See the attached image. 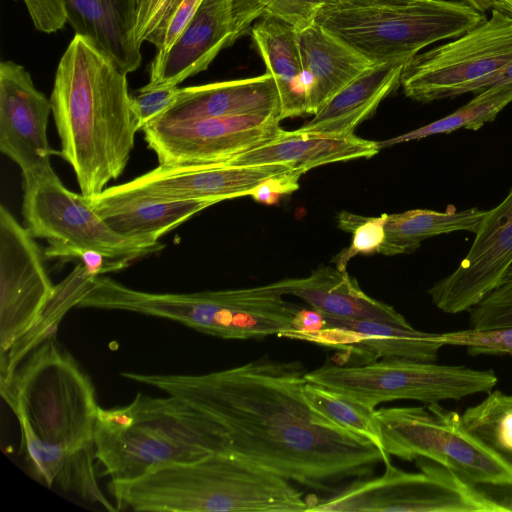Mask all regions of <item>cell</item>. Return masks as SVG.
I'll list each match as a JSON object with an SVG mask.
<instances>
[{"label": "cell", "instance_id": "1", "mask_svg": "<svg viewBox=\"0 0 512 512\" xmlns=\"http://www.w3.org/2000/svg\"><path fill=\"white\" fill-rule=\"evenodd\" d=\"M300 361L263 357L205 374L121 376L182 399L221 428L225 452L319 492L335 493L349 479L371 475L381 451L307 403Z\"/></svg>", "mask_w": 512, "mask_h": 512}, {"label": "cell", "instance_id": "2", "mask_svg": "<svg viewBox=\"0 0 512 512\" xmlns=\"http://www.w3.org/2000/svg\"><path fill=\"white\" fill-rule=\"evenodd\" d=\"M127 73L75 34L62 55L50 96L61 157L91 199L124 171L139 131Z\"/></svg>", "mask_w": 512, "mask_h": 512}, {"label": "cell", "instance_id": "3", "mask_svg": "<svg viewBox=\"0 0 512 512\" xmlns=\"http://www.w3.org/2000/svg\"><path fill=\"white\" fill-rule=\"evenodd\" d=\"M117 510L154 512H300L309 501L291 481L226 452L108 482Z\"/></svg>", "mask_w": 512, "mask_h": 512}, {"label": "cell", "instance_id": "4", "mask_svg": "<svg viewBox=\"0 0 512 512\" xmlns=\"http://www.w3.org/2000/svg\"><path fill=\"white\" fill-rule=\"evenodd\" d=\"M51 332L22 358L2 398L16 416L21 451L95 454L99 405L95 386L78 361Z\"/></svg>", "mask_w": 512, "mask_h": 512}, {"label": "cell", "instance_id": "5", "mask_svg": "<svg viewBox=\"0 0 512 512\" xmlns=\"http://www.w3.org/2000/svg\"><path fill=\"white\" fill-rule=\"evenodd\" d=\"M94 439L96 460L115 483L225 452L215 420L171 395L138 393L127 405L99 407Z\"/></svg>", "mask_w": 512, "mask_h": 512}, {"label": "cell", "instance_id": "6", "mask_svg": "<svg viewBox=\"0 0 512 512\" xmlns=\"http://www.w3.org/2000/svg\"><path fill=\"white\" fill-rule=\"evenodd\" d=\"M487 19L462 0H415L404 5H331L316 22L373 64L407 62L423 48L451 40Z\"/></svg>", "mask_w": 512, "mask_h": 512}, {"label": "cell", "instance_id": "7", "mask_svg": "<svg viewBox=\"0 0 512 512\" xmlns=\"http://www.w3.org/2000/svg\"><path fill=\"white\" fill-rule=\"evenodd\" d=\"M307 382L342 394L370 409L395 400L427 404L489 393L497 384L493 370L388 358L355 365L325 364Z\"/></svg>", "mask_w": 512, "mask_h": 512}, {"label": "cell", "instance_id": "8", "mask_svg": "<svg viewBox=\"0 0 512 512\" xmlns=\"http://www.w3.org/2000/svg\"><path fill=\"white\" fill-rule=\"evenodd\" d=\"M383 448L412 461L424 457L471 484L512 482V469L465 429L461 416L438 403L375 409Z\"/></svg>", "mask_w": 512, "mask_h": 512}, {"label": "cell", "instance_id": "9", "mask_svg": "<svg viewBox=\"0 0 512 512\" xmlns=\"http://www.w3.org/2000/svg\"><path fill=\"white\" fill-rule=\"evenodd\" d=\"M23 191L26 227L35 238L49 242L47 257L67 259L73 251H94L129 265L164 248L158 241L115 232L82 194L64 186L53 169L23 177Z\"/></svg>", "mask_w": 512, "mask_h": 512}, {"label": "cell", "instance_id": "10", "mask_svg": "<svg viewBox=\"0 0 512 512\" xmlns=\"http://www.w3.org/2000/svg\"><path fill=\"white\" fill-rule=\"evenodd\" d=\"M415 462L421 472H405L386 455L381 476L355 479L327 498L309 501L308 511L499 512L452 470L424 457Z\"/></svg>", "mask_w": 512, "mask_h": 512}, {"label": "cell", "instance_id": "11", "mask_svg": "<svg viewBox=\"0 0 512 512\" xmlns=\"http://www.w3.org/2000/svg\"><path fill=\"white\" fill-rule=\"evenodd\" d=\"M511 62L512 16L493 10L463 35L409 59L400 85L422 103L454 98Z\"/></svg>", "mask_w": 512, "mask_h": 512}, {"label": "cell", "instance_id": "12", "mask_svg": "<svg viewBox=\"0 0 512 512\" xmlns=\"http://www.w3.org/2000/svg\"><path fill=\"white\" fill-rule=\"evenodd\" d=\"M34 236L0 206V366L36 328L55 286Z\"/></svg>", "mask_w": 512, "mask_h": 512}, {"label": "cell", "instance_id": "13", "mask_svg": "<svg viewBox=\"0 0 512 512\" xmlns=\"http://www.w3.org/2000/svg\"><path fill=\"white\" fill-rule=\"evenodd\" d=\"M160 166L226 162L287 135L276 115H242L150 125L142 130Z\"/></svg>", "mask_w": 512, "mask_h": 512}, {"label": "cell", "instance_id": "14", "mask_svg": "<svg viewBox=\"0 0 512 512\" xmlns=\"http://www.w3.org/2000/svg\"><path fill=\"white\" fill-rule=\"evenodd\" d=\"M259 17L263 8L258 0H203L171 49L154 57L146 85L178 86L206 70Z\"/></svg>", "mask_w": 512, "mask_h": 512}, {"label": "cell", "instance_id": "15", "mask_svg": "<svg viewBox=\"0 0 512 512\" xmlns=\"http://www.w3.org/2000/svg\"><path fill=\"white\" fill-rule=\"evenodd\" d=\"M512 265V187L486 211L467 255L449 276L428 289L432 303L448 314L469 311L497 286Z\"/></svg>", "mask_w": 512, "mask_h": 512}, {"label": "cell", "instance_id": "16", "mask_svg": "<svg viewBox=\"0 0 512 512\" xmlns=\"http://www.w3.org/2000/svg\"><path fill=\"white\" fill-rule=\"evenodd\" d=\"M52 105L20 64L0 63V150L31 176L53 169L47 136Z\"/></svg>", "mask_w": 512, "mask_h": 512}, {"label": "cell", "instance_id": "17", "mask_svg": "<svg viewBox=\"0 0 512 512\" xmlns=\"http://www.w3.org/2000/svg\"><path fill=\"white\" fill-rule=\"evenodd\" d=\"M288 165H235L228 162L188 166H160L133 180L110 187L162 200L201 199L215 203L247 196L266 179L288 172Z\"/></svg>", "mask_w": 512, "mask_h": 512}, {"label": "cell", "instance_id": "18", "mask_svg": "<svg viewBox=\"0 0 512 512\" xmlns=\"http://www.w3.org/2000/svg\"><path fill=\"white\" fill-rule=\"evenodd\" d=\"M321 314L324 318L322 328L311 332H285L280 337L339 349L354 354L364 363L379 358L435 362L443 346L432 339L434 333L422 332L412 326Z\"/></svg>", "mask_w": 512, "mask_h": 512}, {"label": "cell", "instance_id": "19", "mask_svg": "<svg viewBox=\"0 0 512 512\" xmlns=\"http://www.w3.org/2000/svg\"><path fill=\"white\" fill-rule=\"evenodd\" d=\"M242 115L279 117V94L268 72L252 78L181 88L175 103L151 125Z\"/></svg>", "mask_w": 512, "mask_h": 512}, {"label": "cell", "instance_id": "20", "mask_svg": "<svg viewBox=\"0 0 512 512\" xmlns=\"http://www.w3.org/2000/svg\"><path fill=\"white\" fill-rule=\"evenodd\" d=\"M275 285L283 295L296 296L327 315L411 326L392 306L368 296L346 270L319 266L306 277L282 279Z\"/></svg>", "mask_w": 512, "mask_h": 512}, {"label": "cell", "instance_id": "21", "mask_svg": "<svg viewBox=\"0 0 512 512\" xmlns=\"http://www.w3.org/2000/svg\"><path fill=\"white\" fill-rule=\"evenodd\" d=\"M308 114L314 115L335 94L374 64L321 24L297 31Z\"/></svg>", "mask_w": 512, "mask_h": 512}, {"label": "cell", "instance_id": "22", "mask_svg": "<svg viewBox=\"0 0 512 512\" xmlns=\"http://www.w3.org/2000/svg\"><path fill=\"white\" fill-rule=\"evenodd\" d=\"M87 201L118 234L155 242L193 215L216 204L201 199L162 200L121 193L110 187Z\"/></svg>", "mask_w": 512, "mask_h": 512}, {"label": "cell", "instance_id": "23", "mask_svg": "<svg viewBox=\"0 0 512 512\" xmlns=\"http://www.w3.org/2000/svg\"><path fill=\"white\" fill-rule=\"evenodd\" d=\"M68 23L107 54L125 73L141 64L136 38V0H63Z\"/></svg>", "mask_w": 512, "mask_h": 512}, {"label": "cell", "instance_id": "24", "mask_svg": "<svg viewBox=\"0 0 512 512\" xmlns=\"http://www.w3.org/2000/svg\"><path fill=\"white\" fill-rule=\"evenodd\" d=\"M379 151L378 142L363 139L354 133L328 135L297 129L226 162L235 165L282 164L306 173L325 164L371 158Z\"/></svg>", "mask_w": 512, "mask_h": 512}, {"label": "cell", "instance_id": "25", "mask_svg": "<svg viewBox=\"0 0 512 512\" xmlns=\"http://www.w3.org/2000/svg\"><path fill=\"white\" fill-rule=\"evenodd\" d=\"M405 63L374 64L328 100L299 130L328 135L354 133L401 84Z\"/></svg>", "mask_w": 512, "mask_h": 512}, {"label": "cell", "instance_id": "26", "mask_svg": "<svg viewBox=\"0 0 512 512\" xmlns=\"http://www.w3.org/2000/svg\"><path fill=\"white\" fill-rule=\"evenodd\" d=\"M254 43L273 77L280 99V121L308 114L307 87L297 30L272 17H262L251 28Z\"/></svg>", "mask_w": 512, "mask_h": 512}, {"label": "cell", "instance_id": "27", "mask_svg": "<svg viewBox=\"0 0 512 512\" xmlns=\"http://www.w3.org/2000/svg\"><path fill=\"white\" fill-rule=\"evenodd\" d=\"M486 211L469 208L457 211L452 205L444 212L413 209L386 214L385 240L380 254L397 255L412 253L420 243L434 236L456 231L476 233Z\"/></svg>", "mask_w": 512, "mask_h": 512}, {"label": "cell", "instance_id": "28", "mask_svg": "<svg viewBox=\"0 0 512 512\" xmlns=\"http://www.w3.org/2000/svg\"><path fill=\"white\" fill-rule=\"evenodd\" d=\"M512 102V83L492 86L453 113L405 134L378 142L380 150L395 144L420 140L437 134H449L460 128L478 130L495 120Z\"/></svg>", "mask_w": 512, "mask_h": 512}, {"label": "cell", "instance_id": "29", "mask_svg": "<svg viewBox=\"0 0 512 512\" xmlns=\"http://www.w3.org/2000/svg\"><path fill=\"white\" fill-rule=\"evenodd\" d=\"M203 0H136V38L153 44L155 56L167 53L181 36Z\"/></svg>", "mask_w": 512, "mask_h": 512}, {"label": "cell", "instance_id": "30", "mask_svg": "<svg viewBox=\"0 0 512 512\" xmlns=\"http://www.w3.org/2000/svg\"><path fill=\"white\" fill-rule=\"evenodd\" d=\"M461 420L468 433L512 469V395L489 392L482 402L467 408Z\"/></svg>", "mask_w": 512, "mask_h": 512}, {"label": "cell", "instance_id": "31", "mask_svg": "<svg viewBox=\"0 0 512 512\" xmlns=\"http://www.w3.org/2000/svg\"><path fill=\"white\" fill-rule=\"evenodd\" d=\"M305 399L317 413L353 434L364 437L382 453V435L375 417V409H370L342 394L317 384L307 382L303 388Z\"/></svg>", "mask_w": 512, "mask_h": 512}, {"label": "cell", "instance_id": "32", "mask_svg": "<svg viewBox=\"0 0 512 512\" xmlns=\"http://www.w3.org/2000/svg\"><path fill=\"white\" fill-rule=\"evenodd\" d=\"M385 216L366 217L349 212L339 215V227L352 233L351 245L334 258L335 267L346 270L348 262L357 255L380 253L385 240Z\"/></svg>", "mask_w": 512, "mask_h": 512}, {"label": "cell", "instance_id": "33", "mask_svg": "<svg viewBox=\"0 0 512 512\" xmlns=\"http://www.w3.org/2000/svg\"><path fill=\"white\" fill-rule=\"evenodd\" d=\"M468 312L470 326L473 329L512 327V265L497 286Z\"/></svg>", "mask_w": 512, "mask_h": 512}, {"label": "cell", "instance_id": "34", "mask_svg": "<svg viewBox=\"0 0 512 512\" xmlns=\"http://www.w3.org/2000/svg\"><path fill=\"white\" fill-rule=\"evenodd\" d=\"M432 339L440 344L463 346L471 356L511 355L512 356V327L498 329H467L461 331L436 334Z\"/></svg>", "mask_w": 512, "mask_h": 512}, {"label": "cell", "instance_id": "35", "mask_svg": "<svg viewBox=\"0 0 512 512\" xmlns=\"http://www.w3.org/2000/svg\"><path fill=\"white\" fill-rule=\"evenodd\" d=\"M263 8V17L278 19L297 31L316 22L327 7L337 4L335 0H258Z\"/></svg>", "mask_w": 512, "mask_h": 512}, {"label": "cell", "instance_id": "36", "mask_svg": "<svg viewBox=\"0 0 512 512\" xmlns=\"http://www.w3.org/2000/svg\"><path fill=\"white\" fill-rule=\"evenodd\" d=\"M181 88L178 86H143L131 97L133 113L139 131L154 123L177 100Z\"/></svg>", "mask_w": 512, "mask_h": 512}, {"label": "cell", "instance_id": "37", "mask_svg": "<svg viewBox=\"0 0 512 512\" xmlns=\"http://www.w3.org/2000/svg\"><path fill=\"white\" fill-rule=\"evenodd\" d=\"M35 28L45 33L62 29L68 22L63 0H24Z\"/></svg>", "mask_w": 512, "mask_h": 512}, {"label": "cell", "instance_id": "38", "mask_svg": "<svg viewBox=\"0 0 512 512\" xmlns=\"http://www.w3.org/2000/svg\"><path fill=\"white\" fill-rule=\"evenodd\" d=\"M303 174L302 170L292 169L272 176L256 186L247 196H251L261 204H275L282 195L292 193L299 188V179Z\"/></svg>", "mask_w": 512, "mask_h": 512}, {"label": "cell", "instance_id": "39", "mask_svg": "<svg viewBox=\"0 0 512 512\" xmlns=\"http://www.w3.org/2000/svg\"><path fill=\"white\" fill-rule=\"evenodd\" d=\"M500 512L512 511V482L485 483L474 485Z\"/></svg>", "mask_w": 512, "mask_h": 512}, {"label": "cell", "instance_id": "40", "mask_svg": "<svg viewBox=\"0 0 512 512\" xmlns=\"http://www.w3.org/2000/svg\"><path fill=\"white\" fill-rule=\"evenodd\" d=\"M503 83H512V62L508 66L475 83L470 88L469 93L478 94L492 86Z\"/></svg>", "mask_w": 512, "mask_h": 512}, {"label": "cell", "instance_id": "41", "mask_svg": "<svg viewBox=\"0 0 512 512\" xmlns=\"http://www.w3.org/2000/svg\"><path fill=\"white\" fill-rule=\"evenodd\" d=\"M476 11L485 14L487 11H499L512 16V0H462Z\"/></svg>", "mask_w": 512, "mask_h": 512}, {"label": "cell", "instance_id": "42", "mask_svg": "<svg viewBox=\"0 0 512 512\" xmlns=\"http://www.w3.org/2000/svg\"><path fill=\"white\" fill-rule=\"evenodd\" d=\"M415 0H335L337 5L344 7H369L385 5H404Z\"/></svg>", "mask_w": 512, "mask_h": 512}]
</instances>
